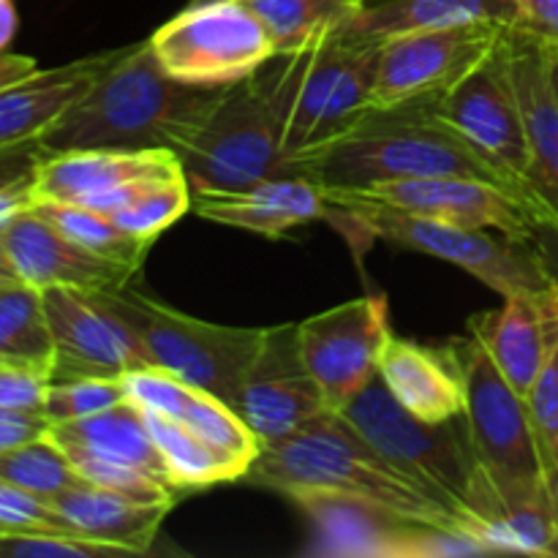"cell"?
Wrapping results in <instances>:
<instances>
[{
    "label": "cell",
    "mask_w": 558,
    "mask_h": 558,
    "mask_svg": "<svg viewBox=\"0 0 558 558\" xmlns=\"http://www.w3.org/2000/svg\"><path fill=\"white\" fill-rule=\"evenodd\" d=\"M63 452L85 483L112 490V494L125 496V499L142 501V505H174L178 490L167 480L156 477L145 469L112 461V458H101L96 452L82 450V447H63Z\"/></svg>",
    "instance_id": "e575fe53"
},
{
    "label": "cell",
    "mask_w": 558,
    "mask_h": 558,
    "mask_svg": "<svg viewBox=\"0 0 558 558\" xmlns=\"http://www.w3.org/2000/svg\"><path fill=\"white\" fill-rule=\"evenodd\" d=\"M466 532L477 537L490 556L558 558V523L545 483H512L477 463L469 483Z\"/></svg>",
    "instance_id": "ac0fdd59"
},
{
    "label": "cell",
    "mask_w": 558,
    "mask_h": 558,
    "mask_svg": "<svg viewBox=\"0 0 558 558\" xmlns=\"http://www.w3.org/2000/svg\"><path fill=\"white\" fill-rule=\"evenodd\" d=\"M191 210L221 227L243 229L267 240H281L289 229L327 218L330 205L314 180L303 174L259 180L245 189L194 191Z\"/></svg>",
    "instance_id": "603a6c76"
},
{
    "label": "cell",
    "mask_w": 558,
    "mask_h": 558,
    "mask_svg": "<svg viewBox=\"0 0 558 558\" xmlns=\"http://www.w3.org/2000/svg\"><path fill=\"white\" fill-rule=\"evenodd\" d=\"M289 499L308 515L311 556L327 558H463L490 550L458 529L412 521L365 499L300 490Z\"/></svg>",
    "instance_id": "30bf717a"
},
{
    "label": "cell",
    "mask_w": 558,
    "mask_h": 558,
    "mask_svg": "<svg viewBox=\"0 0 558 558\" xmlns=\"http://www.w3.org/2000/svg\"><path fill=\"white\" fill-rule=\"evenodd\" d=\"M322 191L371 202V205L392 207V210L412 213V216L434 218V221L458 223V227L496 229L512 240H534V227H537L532 207L515 191L477 178L445 174V178L387 180V183H374L354 191Z\"/></svg>",
    "instance_id": "9a60e30c"
},
{
    "label": "cell",
    "mask_w": 558,
    "mask_h": 558,
    "mask_svg": "<svg viewBox=\"0 0 558 558\" xmlns=\"http://www.w3.org/2000/svg\"><path fill=\"white\" fill-rule=\"evenodd\" d=\"M548 494H550V505H554V515H556V523H558V469L556 472H548Z\"/></svg>",
    "instance_id": "816d5d0a"
},
{
    "label": "cell",
    "mask_w": 558,
    "mask_h": 558,
    "mask_svg": "<svg viewBox=\"0 0 558 558\" xmlns=\"http://www.w3.org/2000/svg\"><path fill=\"white\" fill-rule=\"evenodd\" d=\"M534 243H537L539 254L548 262L550 272L558 278V227L550 221H537L534 227Z\"/></svg>",
    "instance_id": "7dc6e473"
},
{
    "label": "cell",
    "mask_w": 558,
    "mask_h": 558,
    "mask_svg": "<svg viewBox=\"0 0 558 558\" xmlns=\"http://www.w3.org/2000/svg\"><path fill=\"white\" fill-rule=\"evenodd\" d=\"M338 414L392 466L417 480L436 499L456 510L466 529L463 501L480 463L466 417H456L450 423L417 420L390 396L381 376H376Z\"/></svg>",
    "instance_id": "ba28073f"
},
{
    "label": "cell",
    "mask_w": 558,
    "mask_h": 558,
    "mask_svg": "<svg viewBox=\"0 0 558 558\" xmlns=\"http://www.w3.org/2000/svg\"><path fill=\"white\" fill-rule=\"evenodd\" d=\"M125 401L123 385L118 379H69L49 381L44 414L52 425L69 423V420L90 417V414L107 412Z\"/></svg>",
    "instance_id": "74e56055"
},
{
    "label": "cell",
    "mask_w": 558,
    "mask_h": 558,
    "mask_svg": "<svg viewBox=\"0 0 558 558\" xmlns=\"http://www.w3.org/2000/svg\"><path fill=\"white\" fill-rule=\"evenodd\" d=\"M510 33V22H469L381 38L371 107H430L488 63Z\"/></svg>",
    "instance_id": "8fae6325"
},
{
    "label": "cell",
    "mask_w": 558,
    "mask_h": 558,
    "mask_svg": "<svg viewBox=\"0 0 558 558\" xmlns=\"http://www.w3.org/2000/svg\"><path fill=\"white\" fill-rule=\"evenodd\" d=\"M178 174H185L183 163L169 147H147V150L96 147V150L49 153L31 169L36 202H71V205L120 185L167 180Z\"/></svg>",
    "instance_id": "7402d4cb"
},
{
    "label": "cell",
    "mask_w": 558,
    "mask_h": 558,
    "mask_svg": "<svg viewBox=\"0 0 558 558\" xmlns=\"http://www.w3.org/2000/svg\"><path fill=\"white\" fill-rule=\"evenodd\" d=\"M379 49L381 38L347 25L292 52H276L256 71L276 107L289 163L341 134L371 107Z\"/></svg>",
    "instance_id": "277c9868"
},
{
    "label": "cell",
    "mask_w": 558,
    "mask_h": 558,
    "mask_svg": "<svg viewBox=\"0 0 558 558\" xmlns=\"http://www.w3.org/2000/svg\"><path fill=\"white\" fill-rule=\"evenodd\" d=\"M507 74L521 104L529 134L526 191L537 207V221L558 227V101L550 87L548 60L543 49L510 25L505 38Z\"/></svg>",
    "instance_id": "ffe728a7"
},
{
    "label": "cell",
    "mask_w": 558,
    "mask_h": 558,
    "mask_svg": "<svg viewBox=\"0 0 558 558\" xmlns=\"http://www.w3.org/2000/svg\"><path fill=\"white\" fill-rule=\"evenodd\" d=\"M0 523L11 532L74 534L47 499L27 494V490L5 483V480H0ZM74 537H80V534H74Z\"/></svg>",
    "instance_id": "60d3db41"
},
{
    "label": "cell",
    "mask_w": 558,
    "mask_h": 558,
    "mask_svg": "<svg viewBox=\"0 0 558 558\" xmlns=\"http://www.w3.org/2000/svg\"><path fill=\"white\" fill-rule=\"evenodd\" d=\"M515 20V0H365L349 27L365 36L387 38L428 27L469 25V22Z\"/></svg>",
    "instance_id": "83f0119b"
},
{
    "label": "cell",
    "mask_w": 558,
    "mask_h": 558,
    "mask_svg": "<svg viewBox=\"0 0 558 558\" xmlns=\"http://www.w3.org/2000/svg\"><path fill=\"white\" fill-rule=\"evenodd\" d=\"M292 167L294 174L314 180L322 189L354 191L387 180L450 174L488 180L515 191L488 158L480 156L436 114L434 104L396 109L368 107L341 134L298 153Z\"/></svg>",
    "instance_id": "7a4b0ae2"
},
{
    "label": "cell",
    "mask_w": 558,
    "mask_h": 558,
    "mask_svg": "<svg viewBox=\"0 0 558 558\" xmlns=\"http://www.w3.org/2000/svg\"><path fill=\"white\" fill-rule=\"evenodd\" d=\"M11 283H22L20 276H16L14 265H11L9 254H5V245L0 240V287H11Z\"/></svg>",
    "instance_id": "681fc988"
},
{
    "label": "cell",
    "mask_w": 558,
    "mask_h": 558,
    "mask_svg": "<svg viewBox=\"0 0 558 558\" xmlns=\"http://www.w3.org/2000/svg\"><path fill=\"white\" fill-rule=\"evenodd\" d=\"M191 189H245L294 174L281 145V123L259 76L227 85L178 150Z\"/></svg>",
    "instance_id": "52a82bcc"
},
{
    "label": "cell",
    "mask_w": 558,
    "mask_h": 558,
    "mask_svg": "<svg viewBox=\"0 0 558 558\" xmlns=\"http://www.w3.org/2000/svg\"><path fill=\"white\" fill-rule=\"evenodd\" d=\"M434 109L452 131H458L480 156L488 158L510 180L512 189L532 205L537 218V207L526 191L529 158H532L526 123L501 49L461 85L452 87L439 104H434Z\"/></svg>",
    "instance_id": "5bb4252c"
},
{
    "label": "cell",
    "mask_w": 558,
    "mask_h": 558,
    "mask_svg": "<svg viewBox=\"0 0 558 558\" xmlns=\"http://www.w3.org/2000/svg\"><path fill=\"white\" fill-rule=\"evenodd\" d=\"M234 409L262 445L283 439L316 414L327 412L325 398L300 354L298 325L267 327Z\"/></svg>",
    "instance_id": "e0dca14e"
},
{
    "label": "cell",
    "mask_w": 558,
    "mask_h": 558,
    "mask_svg": "<svg viewBox=\"0 0 558 558\" xmlns=\"http://www.w3.org/2000/svg\"><path fill=\"white\" fill-rule=\"evenodd\" d=\"M3 534H11V529H5L3 523H0V537H3Z\"/></svg>",
    "instance_id": "f5cc1de1"
},
{
    "label": "cell",
    "mask_w": 558,
    "mask_h": 558,
    "mask_svg": "<svg viewBox=\"0 0 558 558\" xmlns=\"http://www.w3.org/2000/svg\"><path fill=\"white\" fill-rule=\"evenodd\" d=\"M180 420H183L185 428L194 430L207 447H213V450L221 452L227 461H232L234 466L243 472L245 480L248 469L254 466V461L259 458L262 441L259 436L248 428V423L240 417V412L232 403L213 396V392L194 387Z\"/></svg>",
    "instance_id": "1f68e13d"
},
{
    "label": "cell",
    "mask_w": 558,
    "mask_h": 558,
    "mask_svg": "<svg viewBox=\"0 0 558 558\" xmlns=\"http://www.w3.org/2000/svg\"><path fill=\"white\" fill-rule=\"evenodd\" d=\"M0 240L20 281L36 289L69 287L82 292H114L129 287L131 278L140 272L136 267L107 259L65 238L36 207L16 216L0 232Z\"/></svg>",
    "instance_id": "d6986e66"
},
{
    "label": "cell",
    "mask_w": 558,
    "mask_h": 558,
    "mask_svg": "<svg viewBox=\"0 0 558 558\" xmlns=\"http://www.w3.org/2000/svg\"><path fill=\"white\" fill-rule=\"evenodd\" d=\"M49 436L60 447H82V450L96 452L101 458H112V461L145 469V472L156 474V477L169 483L167 466H163L156 439H153L150 428H147L145 414L129 401L118 403V407L107 409V412L90 414V417L52 425Z\"/></svg>",
    "instance_id": "4316f807"
},
{
    "label": "cell",
    "mask_w": 558,
    "mask_h": 558,
    "mask_svg": "<svg viewBox=\"0 0 558 558\" xmlns=\"http://www.w3.org/2000/svg\"><path fill=\"white\" fill-rule=\"evenodd\" d=\"M52 423L44 412H22V409L0 407V452L16 450L33 439L49 434Z\"/></svg>",
    "instance_id": "ee69618b"
},
{
    "label": "cell",
    "mask_w": 558,
    "mask_h": 558,
    "mask_svg": "<svg viewBox=\"0 0 558 558\" xmlns=\"http://www.w3.org/2000/svg\"><path fill=\"white\" fill-rule=\"evenodd\" d=\"M191 202H194V189L185 180V174H178V178L158 180L134 205L109 218L123 232L147 240V243H156L161 232H167L174 221H180L191 210Z\"/></svg>",
    "instance_id": "d590c367"
},
{
    "label": "cell",
    "mask_w": 558,
    "mask_h": 558,
    "mask_svg": "<svg viewBox=\"0 0 558 558\" xmlns=\"http://www.w3.org/2000/svg\"><path fill=\"white\" fill-rule=\"evenodd\" d=\"M379 376L390 396L425 423H450L466 412V374L458 343L430 347L390 336Z\"/></svg>",
    "instance_id": "cb8c5ba5"
},
{
    "label": "cell",
    "mask_w": 558,
    "mask_h": 558,
    "mask_svg": "<svg viewBox=\"0 0 558 558\" xmlns=\"http://www.w3.org/2000/svg\"><path fill=\"white\" fill-rule=\"evenodd\" d=\"M49 376L41 371L0 365V407L22 409V412H44Z\"/></svg>",
    "instance_id": "b9f144b4"
},
{
    "label": "cell",
    "mask_w": 558,
    "mask_h": 558,
    "mask_svg": "<svg viewBox=\"0 0 558 558\" xmlns=\"http://www.w3.org/2000/svg\"><path fill=\"white\" fill-rule=\"evenodd\" d=\"M16 33V9L11 0H0V52L11 44Z\"/></svg>",
    "instance_id": "c3c4849f"
},
{
    "label": "cell",
    "mask_w": 558,
    "mask_h": 558,
    "mask_svg": "<svg viewBox=\"0 0 558 558\" xmlns=\"http://www.w3.org/2000/svg\"><path fill=\"white\" fill-rule=\"evenodd\" d=\"M466 374L469 436L483 466L512 483H545L543 456L529 417L526 398L507 381L474 332L458 341Z\"/></svg>",
    "instance_id": "4fadbf2b"
},
{
    "label": "cell",
    "mask_w": 558,
    "mask_h": 558,
    "mask_svg": "<svg viewBox=\"0 0 558 558\" xmlns=\"http://www.w3.org/2000/svg\"><path fill=\"white\" fill-rule=\"evenodd\" d=\"M147 41L172 80L202 87L234 85L276 54L265 22L245 0L191 3Z\"/></svg>",
    "instance_id": "9c48e42d"
},
{
    "label": "cell",
    "mask_w": 558,
    "mask_h": 558,
    "mask_svg": "<svg viewBox=\"0 0 558 558\" xmlns=\"http://www.w3.org/2000/svg\"><path fill=\"white\" fill-rule=\"evenodd\" d=\"M123 556L118 548L60 532H11L0 537V558H93Z\"/></svg>",
    "instance_id": "ab89813d"
},
{
    "label": "cell",
    "mask_w": 558,
    "mask_h": 558,
    "mask_svg": "<svg viewBox=\"0 0 558 558\" xmlns=\"http://www.w3.org/2000/svg\"><path fill=\"white\" fill-rule=\"evenodd\" d=\"M512 27L543 52H558V0H515Z\"/></svg>",
    "instance_id": "7bdbcfd3"
},
{
    "label": "cell",
    "mask_w": 558,
    "mask_h": 558,
    "mask_svg": "<svg viewBox=\"0 0 558 558\" xmlns=\"http://www.w3.org/2000/svg\"><path fill=\"white\" fill-rule=\"evenodd\" d=\"M322 194L330 205L327 221L336 227L354 229L365 240H387L401 248L450 262L499 292L501 298L545 289L556 281L534 240H512L496 229L458 227V223L434 221V218L412 216L392 207L349 199L341 194H327V191Z\"/></svg>",
    "instance_id": "5b68a950"
},
{
    "label": "cell",
    "mask_w": 558,
    "mask_h": 558,
    "mask_svg": "<svg viewBox=\"0 0 558 558\" xmlns=\"http://www.w3.org/2000/svg\"><path fill=\"white\" fill-rule=\"evenodd\" d=\"M33 207H36V194H33L31 172L0 185V232H3L16 216L33 210Z\"/></svg>",
    "instance_id": "f6af8a7d"
},
{
    "label": "cell",
    "mask_w": 558,
    "mask_h": 558,
    "mask_svg": "<svg viewBox=\"0 0 558 558\" xmlns=\"http://www.w3.org/2000/svg\"><path fill=\"white\" fill-rule=\"evenodd\" d=\"M114 52L93 54L58 69L36 71L0 90V156L20 147L38 145L44 134L63 118L71 104L80 101L98 76L118 60Z\"/></svg>",
    "instance_id": "d4e9b609"
},
{
    "label": "cell",
    "mask_w": 558,
    "mask_h": 558,
    "mask_svg": "<svg viewBox=\"0 0 558 558\" xmlns=\"http://www.w3.org/2000/svg\"><path fill=\"white\" fill-rule=\"evenodd\" d=\"M145 414V423L150 428L153 439H156L158 452L167 466L169 483L174 490H191V488H207L216 483H232V480H243V472L234 466L232 461L207 447L194 430L183 425V420L161 417V414Z\"/></svg>",
    "instance_id": "f546056e"
},
{
    "label": "cell",
    "mask_w": 558,
    "mask_h": 558,
    "mask_svg": "<svg viewBox=\"0 0 558 558\" xmlns=\"http://www.w3.org/2000/svg\"><path fill=\"white\" fill-rule=\"evenodd\" d=\"M120 385H123L125 401L134 403L136 409L172 420L183 417L185 403L194 392V385L161 365H140V368L125 371L120 376Z\"/></svg>",
    "instance_id": "8d00e7d4"
},
{
    "label": "cell",
    "mask_w": 558,
    "mask_h": 558,
    "mask_svg": "<svg viewBox=\"0 0 558 558\" xmlns=\"http://www.w3.org/2000/svg\"><path fill=\"white\" fill-rule=\"evenodd\" d=\"M265 22L276 52L332 36L363 11L365 0H245Z\"/></svg>",
    "instance_id": "4dcf8cb0"
},
{
    "label": "cell",
    "mask_w": 558,
    "mask_h": 558,
    "mask_svg": "<svg viewBox=\"0 0 558 558\" xmlns=\"http://www.w3.org/2000/svg\"><path fill=\"white\" fill-rule=\"evenodd\" d=\"M223 87L185 85L158 63L150 41L120 49L118 60L96 85L38 140L41 156L65 150H147L178 153L202 123Z\"/></svg>",
    "instance_id": "6da1fadb"
},
{
    "label": "cell",
    "mask_w": 558,
    "mask_h": 558,
    "mask_svg": "<svg viewBox=\"0 0 558 558\" xmlns=\"http://www.w3.org/2000/svg\"><path fill=\"white\" fill-rule=\"evenodd\" d=\"M36 210L49 223H54L65 238L74 240V243L85 245V248L96 251V254L107 256V259L136 267V270H142L153 248V243H147V240L123 232L109 216L87 210L82 205H71V202H36Z\"/></svg>",
    "instance_id": "d6a6232c"
},
{
    "label": "cell",
    "mask_w": 558,
    "mask_h": 558,
    "mask_svg": "<svg viewBox=\"0 0 558 558\" xmlns=\"http://www.w3.org/2000/svg\"><path fill=\"white\" fill-rule=\"evenodd\" d=\"M545 60H548V74H550V87L556 93V101H558V52H543Z\"/></svg>",
    "instance_id": "f907efd6"
},
{
    "label": "cell",
    "mask_w": 558,
    "mask_h": 558,
    "mask_svg": "<svg viewBox=\"0 0 558 558\" xmlns=\"http://www.w3.org/2000/svg\"><path fill=\"white\" fill-rule=\"evenodd\" d=\"M529 417L537 436L545 472L558 469V349L526 392Z\"/></svg>",
    "instance_id": "f35d334b"
},
{
    "label": "cell",
    "mask_w": 558,
    "mask_h": 558,
    "mask_svg": "<svg viewBox=\"0 0 558 558\" xmlns=\"http://www.w3.org/2000/svg\"><path fill=\"white\" fill-rule=\"evenodd\" d=\"M0 480L49 501L60 490L80 483L82 477L76 474L63 447L47 434L41 439L16 447V450L0 452Z\"/></svg>",
    "instance_id": "836d02e7"
},
{
    "label": "cell",
    "mask_w": 558,
    "mask_h": 558,
    "mask_svg": "<svg viewBox=\"0 0 558 558\" xmlns=\"http://www.w3.org/2000/svg\"><path fill=\"white\" fill-rule=\"evenodd\" d=\"M54 341L52 381L118 379L125 371L153 365L140 338L112 311L82 289H41Z\"/></svg>",
    "instance_id": "2e32d148"
},
{
    "label": "cell",
    "mask_w": 558,
    "mask_h": 558,
    "mask_svg": "<svg viewBox=\"0 0 558 558\" xmlns=\"http://www.w3.org/2000/svg\"><path fill=\"white\" fill-rule=\"evenodd\" d=\"M87 294L131 327L153 365L234 407L267 327H227L194 319L131 283L114 292Z\"/></svg>",
    "instance_id": "8992f818"
},
{
    "label": "cell",
    "mask_w": 558,
    "mask_h": 558,
    "mask_svg": "<svg viewBox=\"0 0 558 558\" xmlns=\"http://www.w3.org/2000/svg\"><path fill=\"white\" fill-rule=\"evenodd\" d=\"M245 480L283 496L300 490L365 499L412 521L466 532L456 510L392 466L338 412H322L294 434L262 445Z\"/></svg>",
    "instance_id": "3957f363"
},
{
    "label": "cell",
    "mask_w": 558,
    "mask_h": 558,
    "mask_svg": "<svg viewBox=\"0 0 558 558\" xmlns=\"http://www.w3.org/2000/svg\"><path fill=\"white\" fill-rule=\"evenodd\" d=\"M194 3H205V0H194Z\"/></svg>",
    "instance_id": "db71d44e"
},
{
    "label": "cell",
    "mask_w": 558,
    "mask_h": 558,
    "mask_svg": "<svg viewBox=\"0 0 558 558\" xmlns=\"http://www.w3.org/2000/svg\"><path fill=\"white\" fill-rule=\"evenodd\" d=\"M65 526L90 543L109 545L120 554H145L163 518L174 505H142L107 488L80 480L49 499Z\"/></svg>",
    "instance_id": "484cf974"
},
{
    "label": "cell",
    "mask_w": 558,
    "mask_h": 558,
    "mask_svg": "<svg viewBox=\"0 0 558 558\" xmlns=\"http://www.w3.org/2000/svg\"><path fill=\"white\" fill-rule=\"evenodd\" d=\"M0 365L41 371L52 379L54 341L41 289L27 283L0 287Z\"/></svg>",
    "instance_id": "f1b7e54d"
},
{
    "label": "cell",
    "mask_w": 558,
    "mask_h": 558,
    "mask_svg": "<svg viewBox=\"0 0 558 558\" xmlns=\"http://www.w3.org/2000/svg\"><path fill=\"white\" fill-rule=\"evenodd\" d=\"M469 330L526 398L529 387L558 349V278L550 287L507 294L501 308L474 316Z\"/></svg>",
    "instance_id": "44dd1931"
},
{
    "label": "cell",
    "mask_w": 558,
    "mask_h": 558,
    "mask_svg": "<svg viewBox=\"0 0 558 558\" xmlns=\"http://www.w3.org/2000/svg\"><path fill=\"white\" fill-rule=\"evenodd\" d=\"M38 65L36 60L27 58V54H14V52H0V90L14 82L25 80V76L36 74Z\"/></svg>",
    "instance_id": "bcb514c9"
},
{
    "label": "cell",
    "mask_w": 558,
    "mask_h": 558,
    "mask_svg": "<svg viewBox=\"0 0 558 558\" xmlns=\"http://www.w3.org/2000/svg\"><path fill=\"white\" fill-rule=\"evenodd\" d=\"M390 336V303L385 294H365L300 322V354L327 412H343L379 376Z\"/></svg>",
    "instance_id": "7c38bea8"
}]
</instances>
